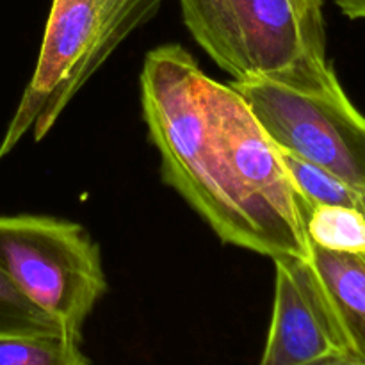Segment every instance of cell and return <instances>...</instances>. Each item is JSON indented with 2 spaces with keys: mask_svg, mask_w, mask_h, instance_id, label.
<instances>
[{
  "mask_svg": "<svg viewBox=\"0 0 365 365\" xmlns=\"http://www.w3.org/2000/svg\"><path fill=\"white\" fill-rule=\"evenodd\" d=\"M273 317L259 365H323L349 355L309 262L277 257Z\"/></svg>",
  "mask_w": 365,
  "mask_h": 365,
  "instance_id": "7",
  "label": "cell"
},
{
  "mask_svg": "<svg viewBox=\"0 0 365 365\" xmlns=\"http://www.w3.org/2000/svg\"><path fill=\"white\" fill-rule=\"evenodd\" d=\"M143 118L160 155V170L175 189L223 242L271 259L232 178L214 125L209 75L184 46L150 50L143 63Z\"/></svg>",
  "mask_w": 365,
  "mask_h": 365,
  "instance_id": "1",
  "label": "cell"
},
{
  "mask_svg": "<svg viewBox=\"0 0 365 365\" xmlns=\"http://www.w3.org/2000/svg\"><path fill=\"white\" fill-rule=\"evenodd\" d=\"M0 273L75 341L107 291L100 246L61 217L0 216Z\"/></svg>",
  "mask_w": 365,
  "mask_h": 365,
  "instance_id": "3",
  "label": "cell"
},
{
  "mask_svg": "<svg viewBox=\"0 0 365 365\" xmlns=\"http://www.w3.org/2000/svg\"><path fill=\"white\" fill-rule=\"evenodd\" d=\"M214 125L232 178L271 248V259L309 260L302 198L296 192L280 150L230 84L209 77Z\"/></svg>",
  "mask_w": 365,
  "mask_h": 365,
  "instance_id": "6",
  "label": "cell"
},
{
  "mask_svg": "<svg viewBox=\"0 0 365 365\" xmlns=\"http://www.w3.org/2000/svg\"><path fill=\"white\" fill-rule=\"evenodd\" d=\"M335 6L351 20H365V0H334Z\"/></svg>",
  "mask_w": 365,
  "mask_h": 365,
  "instance_id": "14",
  "label": "cell"
},
{
  "mask_svg": "<svg viewBox=\"0 0 365 365\" xmlns=\"http://www.w3.org/2000/svg\"><path fill=\"white\" fill-rule=\"evenodd\" d=\"M303 25L307 39L314 52L327 57V32H324L323 0H292Z\"/></svg>",
  "mask_w": 365,
  "mask_h": 365,
  "instance_id": "13",
  "label": "cell"
},
{
  "mask_svg": "<svg viewBox=\"0 0 365 365\" xmlns=\"http://www.w3.org/2000/svg\"><path fill=\"white\" fill-rule=\"evenodd\" d=\"M303 205L310 245L331 253L365 255V214L353 207Z\"/></svg>",
  "mask_w": 365,
  "mask_h": 365,
  "instance_id": "9",
  "label": "cell"
},
{
  "mask_svg": "<svg viewBox=\"0 0 365 365\" xmlns=\"http://www.w3.org/2000/svg\"><path fill=\"white\" fill-rule=\"evenodd\" d=\"M164 0H53L34 73L0 141V160L27 132L41 141L68 103Z\"/></svg>",
  "mask_w": 365,
  "mask_h": 365,
  "instance_id": "2",
  "label": "cell"
},
{
  "mask_svg": "<svg viewBox=\"0 0 365 365\" xmlns=\"http://www.w3.org/2000/svg\"><path fill=\"white\" fill-rule=\"evenodd\" d=\"M323 365H365V360L356 359V356H344V359L331 360V362H327Z\"/></svg>",
  "mask_w": 365,
  "mask_h": 365,
  "instance_id": "15",
  "label": "cell"
},
{
  "mask_svg": "<svg viewBox=\"0 0 365 365\" xmlns=\"http://www.w3.org/2000/svg\"><path fill=\"white\" fill-rule=\"evenodd\" d=\"M0 334H63L0 273Z\"/></svg>",
  "mask_w": 365,
  "mask_h": 365,
  "instance_id": "12",
  "label": "cell"
},
{
  "mask_svg": "<svg viewBox=\"0 0 365 365\" xmlns=\"http://www.w3.org/2000/svg\"><path fill=\"white\" fill-rule=\"evenodd\" d=\"M280 157L296 192L305 205L353 207L365 214V187L349 184L344 178L284 150H280Z\"/></svg>",
  "mask_w": 365,
  "mask_h": 365,
  "instance_id": "10",
  "label": "cell"
},
{
  "mask_svg": "<svg viewBox=\"0 0 365 365\" xmlns=\"http://www.w3.org/2000/svg\"><path fill=\"white\" fill-rule=\"evenodd\" d=\"M307 262L330 303L349 355L365 360V255L331 253L310 245Z\"/></svg>",
  "mask_w": 365,
  "mask_h": 365,
  "instance_id": "8",
  "label": "cell"
},
{
  "mask_svg": "<svg viewBox=\"0 0 365 365\" xmlns=\"http://www.w3.org/2000/svg\"><path fill=\"white\" fill-rule=\"evenodd\" d=\"M0 365H91L63 334H0Z\"/></svg>",
  "mask_w": 365,
  "mask_h": 365,
  "instance_id": "11",
  "label": "cell"
},
{
  "mask_svg": "<svg viewBox=\"0 0 365 365\" xmlns=\"http://www.w3.org/2000/svg\"><path fill=\"white\" fill-rule=\"evenodd\" d=\"M274 145L365 187V116L331 64L298 78L230 82Z\"/></svg>",
  "mask_w": 365,
  "mask_h": 365,
  "instance_id": "4",
  "label": "cell"
},
{
  "mask_svg": "<svg viewBox=\"0 0 365 365\" xmlns=\"http://www.w3.org/2000/svg\"><path fill=\"white\" fill-rule=\"evenodd\" d=\"M200 46L235 82L298 78L328 66L307 39L292 0H178Z\"/></svg>",
  "mask_w": 365,
  "mask_h": 365,
  "instance_id": "5",
  "label": "cell"
}]
</instances>
